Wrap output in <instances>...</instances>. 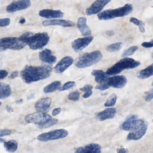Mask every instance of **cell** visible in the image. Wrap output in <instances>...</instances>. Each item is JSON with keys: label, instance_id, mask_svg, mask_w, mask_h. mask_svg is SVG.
Here are the masks:
<instances>
[{"label": "cell", "instance_id": "obj_47", "mask_svg": "<svg viewBox=\"0 0 153 153\" xmlns=\"http://www.w3.org/2000/svg\"><path fill=\"white\" fill-rule=\"evenodd\" d=\"M106 34L108 36H112L114 34V32L112 31H107L106 33Z\"/></svg>", "mask_w": 153, "mask_h": 153}, {"label": "cell", "instance_id": "obj_19", "mask_svg": "<svg viewBox=\"0 0 153 153\" xmlns=\"http://www.w3.org/2000/svg\"><path fill=\"white\" fill-rule=\"evenodd\" d=\"M39 15L45 18L54 19L63 17V14L60 10L45 9L40 11Z\"/></svg>", "mask_w": 153, "mask_h": 153}, {"label": "cell", "instance_id": "obj_48", "mask_svg": "<svg viewBox=\"0 0 153 153\" xmlns=\"http://www.w3.org/2000/svg\"><path fill=\"white\" fill-rule=\"evenodd\" d=\"M23 103V99H20L19 100H17V101H16V103L17 104L20 105L22 104Z\"/></svg>", "mask_w": 153, "mask_h": 153}, {"label": "cell", "instance_id": "obj_2", "mask_svg": "<svg viewBox=\"0 0 153 153\" xmlns=\"http://www.w3.org/2000/svg\"><path fill=\"white\" fill-rule=\"evenodd\" d=\"M19 38L33 50L42 49L46 46L50 40V37L47 33L35 34L32 32H27Z\"/></svg>", "mask_w": 153, "mask_h": 153}, {"label": "cell", "instance_id": "obj_40", "mask_svg": "<svg viewBox=\"0 0 153 153\" xmlns=\"http://www.w3.org/2000/svg\"><path fill=\"white\" fill-rule=\"evenodd\" d=\"M141 46L145 48H150L153 47V39L149 42H145L141 44Z\"/></svg>", "mask_w": 153, "mask_h": 153}, {"label": "cell", "instance_id": "obj_28", "mask_svg": "<svg viewBox=\"0 0 153 153\" xmlns=\"http://www.w3.org/2000/svg\"><path fill=\"white\" fill-rule=\"evenodd\" d=\"M123 45V44L120 42L112 44L106 47V50L107 51L111 53L118 51L121 49Z\"/></svg>", "mask_w": 153, "mask_h": 153}, {"label": "cell", "instance_id": "obj_21", "mask_svg": "<svg viewBox=\"0 0 153 153\" xmlns=\"http://www.w3.org/2000/svg\"><path fill=\"white\" fill-rule=\"evenodd\" d=\"M87 19L85 17H80L78 19L77 25L79 30L82 34L85 36L91 35V31L86 24Z\"/></svg>", "mask_w": 153, "mask_h": 153}, {"label": "cell", "instance_id": "obj_10", "mask_svg": "<svg viewBox=\"0 0 153 153\" xmlns=\"http://www.w3.org/2000/svg\"><path fill=\"white\" fill-rule=\"evenodd\" d=\"M31 5L30 0H19L18 1H13L7 7V11L9 13H14L26 9Z\"/></svg>", "mask_w": 153, "mask_h": 153}, {"label": "cell", "instance_id": "obj_26", "mask_svg": "<svg viewBox=\"0 0 153 153\" xmlns=\"http://www.w3.org/2000/svg\"><path fill=\"white\" fill-rule=\"evenodd\" d=\"M12 90L9 85L4 83H1V94L0 98L1 100L10 96Z\"/></svg>", "mask_w": 153, "mask_h": 153}, {"label": "cell", "instance_id": "obj_18", "mask_svg": "<svg viewBox=\"0 0 153 153\" xmlns=\"http://www.w3.org/2000/svg\"><path fill=\"white\" fill-rule=\"evenodd\" d=\"M116 113V109L115 108H107L97 113L96 117L97 120L102 121L105 120L113 119Z\"/></svg>", "mask_w": 153, "mask_h": 153}, {"label": "cell", "instance_id": "obj_54", "mask_svg": "<svg viewBox=\"0 0 153 153\" xmlns=\"http://www.w3.org/2000/svg\"><path fill=\"white\" fill-rule=\"evenodd\" d=\"M152 122H153V120H152Z\"/></svg>", "mask_w": 153, "mask_h": 153}, {"label": "cell", "instance_id": "obj_51", "mask_svg": "<svg viewBox=\"0 0 153 153\" xmlns=\"http://www.w3.org/2000/svg\"><path fill=\"white\" fill-rule=\"evenodd\" d=\"M107 94H108V93H105V94H101V95H102V96L105 95Z\"/></svg>", "mask_w": 153, "mask_h": 153}, {"label": "cell", "instance_id": "obj_24", "mask_svg": "<svg viewBox=\"0 0 153 153\" xmlns=\"http://www.w3.org/2000/svg\"><path fill=\"white\" fill-rule=\"evenodd\" d=\"M137 117L138 115L137 114H132L128 117L122 125L123 129L126 131L130 130L132 125L137 121Z\"/></svg>", "mask_w": 153, "mask_h": 153}, {"label": "cell", "instance_id": "obj_9", "mask_svg": "<svg viewBox=\"0 0 153 153\" xmlns=\"http://www.w3.org/2000/svg\"><path fill=\"white\" fill-rule=\"evenodd\" d=\"M52 119L51 116L45 113H34L28 114L25 117V120L27 123H33L36 124H44Z\"/></svg>", "mask_w": 153, "mask_h": 153}, {"label": "cell", "instance_id": "obj_31", "mask_svg": "<svg viewBox=\"0 0 153 153\" xmlns=\"http://www.w3.org/2000/svg\"><path fill=\"white\" fill-rule=\"evenodd\" d=\"M138 47L137 46H132L126 49L122 54V57H126L132 55L137 50Z\"/></svg>", "mask_w": 153, "mask_h": 153}, {"label": "cell", "instance_id": "obj_11", "mask_svg": "<svg viewBox=\"0 0 153 153\" xmlns=\"http://www.w3.org/2000/svg\"><path fill=\"white\" fill-rule=\"evenodd\" d=\"M111 0H97L86 10L88 16H92L99 13Z\"/></svg>", "mask_w": 153, "mask_h": 153}, {"label": "cell", "instance_id": "obj_43", "mask_svg": "<svg viewBox=\"0 0 153 153\" xmlns=\"http://www.w3.org/2000/svg\"><path fill=\"white\" fill-rule=\"evenodd\" d=\"M18 74L19 71H13V72L11 73V75L9 76V78L11 79H15V78H16Z\"/></svg>", "mask_w": 153, "mask_h": 153}, {"label": "cell", "instance_id": "obj_17", "mask_svg": "<svg viewBox=\"0 0 153 153\" xmlns=\"http://www.w3.org/2000/svg\"><path fill=\"white\" fill-rule=\"evenodd\" d=\"M76 153H99L101 152L100 145L95 143L88 144L84 147L78 148L75 151Z\"/></svg>", "mask_w": 153, "mask_h": 153}, {"label": "cell", "instance_id": "obj_32", "mask_svg": "<svg viewBox=\"0 0 153 153\" xmlns=\"http://www.w3.org/2000/svg\"><path fill=\"white\" fill-rule=\"evenodd\" d=\"M58 122V120L57 119H51L50 120L48 121L47 122L44 124L39 125V128H48L51 127Z\"/></svg>", "mask_w": 153, "mask_h": 153}, {"label": "cell", "instance_id": "obj_25", "mask_svg": "<svg viewBox=\"0 0 153 153\" xmlns=\"http://www.w3.org/2000/svg\"><path fill=\"white\" fill-rule=\"evenodd\" d=\"M3 143L4 149L7 152L13 153L16 152L17 149L18 144L16 140H11L8 141H4Z\"/></svg>", "mask_w": 153, "mask_h": 153}, {"label": "cell", "instance_id": "obj_45", "mask_svg": "<svg viewBox=\"0 0 153 153\" xmlns=\"http://www.w3.org/2000/svg\"><path fill=\"white\" fill-rule=\"evenodd\" d=\"M6 110H7V111L9 113H11L14 111V110H13V108H12L11 106L8 105H7V106H6Z\"/></svg>", "mask_w": 153, "mask_h": 153}, {"label": "cell", "instance_id": "obj_30", "mask_svg": "<svg viewBox=\"0 0 153 153\" xmlns=\"http://www.w3.org/2000/svg\"><path fill=\"white\" fill-rule=\"evenodd\" d=\"M116 100H117V96L115 94H112L107 99V101L105 103V107H111V106H114L116 104Z\"/></svg>", "mask_w": 153, "mask_h": 153}, {"label": "cell", "instance_id": "obj_35", "mask_svg": "<svg viewBox=\"0 0 153 153\" xmlns=\"http://www.w3.org/2000/svg\"><path fill=\"white\" fill-rule=\"evenodd\" d=\"M144 98L145 101L147 102H149L153 99V88L146 93Z\"/></svg>", "mask_w": 153, "mask_h": 153}, {"label": "cell", "instance_id": "obj_39", "mask_svg": "<svg viewBox=\"0 0 153 153\" xmlns=\"http://www.w3.org/2000/svg\"><path fill=\"white\" fill-rule=\"evenodd\" d=\"M12 131L8 129H5L1 130V133H0V137H3L4 136H8L11 134Z\"/></svg>", "mask_w": 153, "mask_h": 153}, {"label": "cell", "instance_id": "obj_41", "mask_svg": "<svg viewBox=\"0 0 153 153\" xmlns=\"http://www.w3.org/2000/svg\"><path fill=\"white\" fill-rule=\"evenodd\" d=\"M8 75V72L4 70H1L0 71V79H2L5 78Z\"/></svg>", "mask_w": 153, "mask_h": 153}, {"label": "cell", "instance_id": "obj_5", "mask_svg": "<svg viewBox=\"0 0 153 153\" xmlns=\"http://www.w3.org/2000/svg\"><path fill=\"white\" fill-rule=\"evenodd\" d=\"M140 62L131 58L122 59L109 68L106 73L109 75H115L121 73L124 70L133 69L140 65Z\"/></svg>", "mask_w": 153, "mask_h": 153}, {"label": "cell", "instance_id": "obj_13", "mask_svg": "<svg viewBox=\"0 0 153 153\" xmlns=\"http://www.w3.org/2000/svg\"><path fill=\"white\" fill-rule=\"evenodd\" d=\"M127 79L123 76H115L108 78L107 83L110 87L116 88H121L127 84Z\"/></svg>", "mask_w": 153, "mask_h": 153}, {"label": "cell", "instance_id": "obj_12", "mask_svg": "<svg viewBox=\"0 0 153 153\" xmlns=\"http://www.w3.org/2000/svg\"><path fill=\"white\" fill-rule=\"evenodd\" d=\"M93 39L94 37L92 36H87L76 39L72 43V48L75 51H80L88 46L93 41Z\"/></svg>", "mask_w": 153, "mask_h": 153}, {"label": "cell", "instance_id": "obj_34", "mask_svg": "<svg viewBox=\"0 0 153 153\" xmlns=\"http://www.w3.org/2000/svg\"><path fill=\"white\" fill-rule=\"evenodd\" d=\"M79 94L78 91H75L74 92H71L70 94H69L68 98L70 100H72L73 101H77L79 99Z\"/></svg>", "mask_w": 153, "mask_h": 153}, {"label": "cell", "instance_id": "obj_37", "mask_svg": "<svg viewBox=\"0 0 153 153\" xmlns=\"http://www.w3.org/2000/svg\"><path fill=\"white\" fill-rule=\"evenodd\" d=\"M10 19L9 18L1 19L0 20L1 27H6L8 26L10 24Z\"/></svg>", "mask_w": 153, "mask_h": 153}, {"label": "cell", "instance_id": "obj_42", "mask_svg": "<svg viewBox=\"0 0 153 153\" xmlns=\"http://www.w3.org/2000/svg\"><path fill=\"white\" fill-rule=\"evenodd\" d=\"M61 111V109L60 108H56L53 111L52 115L53 116H56L59 114Z\"/></svg>", "mask_w": 153, "mask_h": 153}, {"label": "cell", "instance_id": "obj_1", "mask_svg": "<svg viewBox=\"0 0 153 153\" xmlns=\"http://www.w3.org/2000/svg\"><path fill=\"white\" fill-rule=\"evenodd\" d=\"M52 68L49 66L27 65L20 72L23 81L27 84L45 79L51 76Z\"/></svg>", "mask_w": 153, "mask_h": 153}, {"label": "cell", "instance_id": "obj_20", "mask_svg": "<svg viewBox=\"0 0 153 153\" xmlns=\"http://www.w3.org/2000/svg\"><path fill=\"white\" fill-rule=\"evenodd\" d=\"M39 59L43 62L53 64L56 62L57 58L52 54L51 51L45 49L39 53Z\"/></svg>", "mask_w": 153, "mask_h": 153}, {"label": "cell", "instance_id": "obj_23", "mask_svg": "<svg viewBox=\"0 0 153 153\" xmlns=\"http://www.w3.org/2000/svg\"><path fill=\"white\" fill-rule=\"evenodd\" d=\"M153 75V63L137 73V77L140 79L148 78Z\"/></svg>", "mask_w": 153, "mask_h": 153}, {"label": "cell", "instance_id": "obj_14", "mask_svg": "<svg viewBox=\"0 0 153 153\" xmlns=\"http://www.w3.org/2000/svg\"><path fill=\"white\" fill-rule=\"evenodd\" d=\"M74 62V59L70 56L64 57L54 67V71L57 73H61L66 71Z\"/></svg>", "mask_w": 153, "mask_h": 153}, {"label": "cell", "instance_id": "obj_6", "mask_svg": "<svg viewBox=\"0 0 153 153\" xmlns=\"http://www.w3.org/2000/svg\"><path fill=\"white\" fill-rule=\"evenodd\" d=\"M148 123L143 119L137 120L132 125L127 137L128 140H136L140 139L146 134Z\"/></svg>", "mask_w": 153, "mask_h": 153}, {"label": "cell", "instance_id": "obj_44", "mask_svg": "<svg viewBox=\"0 0 153 153\" xmlns=\"http://www.w3.org/2000/svg\"><path fill=\"white\" fill-rule=\"evenodd\" d=\"M92 93H93L92 90L89 91V92H86V93L83 95V97L85 98H88V97H89L92 94Z\"/></svg>", "mask_w": 153, "mask_h": 153}, {"label": "cell", "instance_id": "obj_15", "mask_svg": "<svg viewBox=\"0 0 153 153\" xmlns=\"http://www.w3.org/2000/svg\"><path fill=\"white\" fill-rule=\"evenodd\" d=\"M52 100L50 97H45L38 100L35 105V108L37 111L45 113L49 111Z\"/></svg>", "mask_w": 153, "mask_h": 153}, {"label": "cell", "instance_id": "obj_38", "mask_svg": "<svg viewBox=\"0 0 153 153\" xmlns=\"http://www.w3.org/2000/svg\"><path fill=\"white\" fill-rule=\"evenodd\" d=\"M93 88V86L91 85H87L84 86L83 87L79 89L80 91H83V92H87L92 90Z\"/></svg>", "mask_w": 153, "mask_h": 153}, {"label": "cell", "instance_id": "obj_27", "mask_svg": "<svg viewBox=\"0 0 153 153\" xmlns=\"http://www.w3.org/2000/svg\"><path fill=\"white\" fill-rule=\"evenodd\" d=\"M61 85V83L59 81H55L52 82L51 84H49L46 86L44 88V92L45 94L48 93H53L55 92L58 89L60 88V86Z\"/></svg>", "mask_w": 153, "mask_h": 153}, {"label": "cell", "instance_id": "obj_33", "mask_svg": "<svg viewBox=\"0 0 153 153\" xmlns=\"http://www.w3.org/2000/svg\"><path fill=\"white\" fill-rule=\"evenodd\" d=\"M75 85H76V83L74 81L67 82L59 88V91H65V90L70 89L71 88H72L73 87L75 86Z\"/></svg>", "mask_w": 153, "mask_h": 153}, {"label": "cell", "instance_id": "obj_16", "mask_svg": "<svg viewBox=\"0 0 153 153\" xmlns=\"http://www.w3.org/2000/svg\"><path fill=\"white\" fill-rule=\"evenodd\" d=\"M42 25L44 26L59 25L63 27H71L75 26V24L71 21L59 19L45 20L43 22Z\"/></svg>", "mask_w": 153, "mask_h": 153}, {"label": "cell", "instance_id": "obj_29", "mask_svg": "<svg viewBox=\"0 0 153 153\" xmlns=\"http://www.w3.org/2000/svg\"><path fill=\"white\" fill-rule=\"evenodd\" d=\"M130 22L134 25L137 26L139 28L140 31L141 33H144L145 32V25L142 21L137 19L136 18L131 17L130 19Z\"/></svg>", "mask_w": 153, "mask_h": 153}, {"label": "cell", "instance_id": "obj_52", "mask_svg": "<svg viewBox=\"0 0 153 153\" xmlns=\"http://www.w3.org/2000/svg\"><path fill=\"white\" fill-rule=\"evenodd\" d=\"M152 58H153V53H152Z\"/></svg>", "mask_w": 153, "mask_h": 153}, {"label": "cell", "instance_id": "obj_22", "mask_svg": "<svg viewBox=\"0 0 153 153\" xmlns=\"http://www.w3.org/2000/svg\"><path fill=\"white\" fill-rule=\"evenodd\" d=\"M91 75L95 76V81L99 84L107 82L109 78V75L100 70H94L91 72Z\"/></svg>", "mask_w": 153, "mask_h": 153}, {"label": "cell", "instance_id": "obj_46", "mask_svg": "<svg viewBox=\"0 0 153 153\" xmlns=\"http://www.w3.org/2000/svg\"><path fill=\"white\" fill-rule=\"evenodd\" d=\"M117 152H118V153H121V152L124 153V152H127V151L126 150V149H124V148H123L120 149H118Z\"/></svg>", "mask_w": 153, "mask_h": 153}, {"label": "cell", "instance_id": "obj_4", "mask_svg": "<svg viewBox=\"0 0 153 153\" xmlns=\"http://www.w3.org/2000/svg\"><path fill=\"white\" fill-rule=\"evenodd\" d=\"M102 58V54L100 51H94L86 53L80 55L76 60L75 65L79 68L90 67L99 62Z\"/></svg>", "mask_w": 153, "mask_h": 153}, {"label": "cell", "instance_id": "obj_36", "mask_svg": "<svg viewBox=\"0 0 153 153\" xmlns=\"http://www.w3.org/2000/svg\"><path fill=\"white\" fill-rule=\"evenodd\" d=\"M110 87L107 82H106L102 83V84H100V85H97L96 86L95 88L100 90H105L108 89Z\"/></svg>", "mask_w": 153, "mask_h": 153}, {"label": "cell", "instance_id": "obj_3", "mask_svg": "<svg viewBox=\"0 0 153 153\" xmlns=\"http://www.w3.org/2000/svg\"><path fill=\"white\" fill-rule=\"evenodd\" d=\"M133 6L131 4H127L123 7L115 9L106 10L97 15L98 19L101 20H108L116 18L123 17L129 15L133 10Z\"/></svg>", "mask_w": 153, "mask_h": 153}, {"label": "cell", "instance_id": "obj_50", "mask_svg": "<svg viewBox=\"0 0 153 153\" xmlns=\"http://www.w3.org/2000/svg\"><path fill=\"white\" fill-rule=\"evenodd\" d=\"M34 97V96H33V95H31V96H29V97H27V99H28V100H30V99H32V98H33V97Z\"/></svg>", "mask_w": 153, "mask_h": 153}, {"label": "cell", "instance_id": "obj_8", "mask_svg": "<svg viewBox=\"0 0 153 153\" xmlns=\"http://www.w3.org/2000/svg\"><path fill=\"white\" fill-rule=\"evenodd\" d=\"M68 131L63 129H56L48 132L43 133L38 135L37 139L42 141H48L66 137L68 135Z\"/></svg>", "mask_w": 153, "mask_h": 153}, {"label": "cell", "instance_id": "obj_7", "mask_svg": "<svg viewBox=\"0 0 153 153\" xmlns=\"http://www.w3.org/2000/svg\"><path fill=\"white\" fill-rule=\"evenodd\" d=\"M27 45L17 37H8L1 38L0 42L1 51H6L7 49L12 50H20Z\"/></svg>", "mask_w": 153, "mask_h": 153}, {"label": "cell", "instance_id": "obj_49", "mask_svg": "<svg viewBox=\"0 0 153 153\" xmlns=\"http://www.w3.org/2000/svg\"><path fill=\"white\" fill-rule=\"evenodd\" d=\"M25 19L24 18L22 19H20V21H19V23L21 24H23L25 23Z\"/></svg>", "mask_w": 153, "mask_h": 153}, {"label": "cell", "instance_id": "obj_53", "mask_svg": "<svg viewBox=\"0 0 153 153\" xmlns=\"http://www.w3.org/2000/svg\"><path fill=\"white\" fill-rule=\"evenodd\" d=\"M152 85H153V82H152Z\"/></svg>", "mask_w": 153, "mask_h": 153}]
</instances>
